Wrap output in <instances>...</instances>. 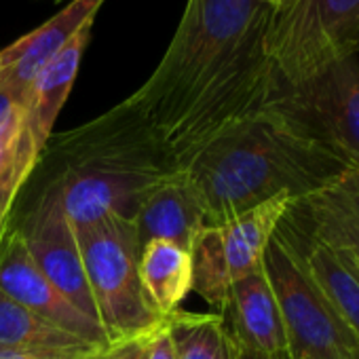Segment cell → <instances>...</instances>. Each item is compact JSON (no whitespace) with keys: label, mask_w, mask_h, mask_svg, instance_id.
Wrapping results in <instances>:
<instances>
[{"label":"cell","mask_w":359,"mask_h":359,"mask_svg":"<svg viewBox=\"0 0 359 359\" xmlns=\"http://www.w3.org/2000/svg\"><path fill=\"white\" fill-rule=\"evenodd\" d=\"M271 13L266 0H189L163 60L125 100L175 169L222 129L271 104L275 76L264 49Z\"/></svg>","instance_id":"obj_1"},{"label":"cell","mask_w":359,"mask_h":359,"mask_svg":"<svg viewBox=\"0 0 359 359\" xmlns=\"http://www.w3.org/2000/svg\"><path fill=\"white\" fill-rule=\"evenodd\" d=\"M346 169L269 108L222 129L182 167L210 226L279 195L300 201Z\"/></svg>","instance_id":"obj_2"},{"label":"cell","mask_w":359,"mask_h":359,"mask_svg":"<svg viewBox=\"0 0 359 359\" xmlns=\"http://www.w3.org/2000/svg\"><path fill=\"white\" fill-rule=\"evenodd\" d=\"M275 89L359 53V0H279L264 36Z\"/></svg>","instance_id":"obj_3"},{"label":"cell","mask_w":359,"mask_h":359,"mask_svg":"<svg viewBox=\"0 0 359 359\" xmlns=\"http://www.w3.org/2000/svg\"><path fill=\"white\" fill-rule=\"evenodd\" d=\"M74 233L110 344L152 332L165 317L150 306L142 290L137 271L142 248L135 224L121 216H108Z\"/></svg>","instance_id":"obj_4"},{"label":"cell","mask_w":359,"mask_h":359,"mask_svg":"<svg viewBox=\"0 0 359 359\" xmlns=\"http://www.w3.org/2000/svg\"><path fill=\"white\" fill-rule=\"evenodd\" d=\"M262 266L277 296L294 359H359V338L277 231L264 250Z\"/></svg>","instance_id":"obj_5"},{"label":"cell","mask_w":359,"mask_h":359,"mask_svg":"<svg viewBox=\"0 0 359 359\" xmlns=\"http://www.w3.org/2000/svg\"><path fill=\"white\" fill-rule=\"evenodd\" d=\"M266 108L348 169H359L357 57L340 60L298 85L277 87Z\"/></svg>","instance_id":"obj_6"},{"label":"cell","mask_w":359,"mask_h":359,"mask_svg":"<svg viewBox=\"0 0 359 359\" xmlns=\"http://www.w3.org/2000/svg\"><path fill=\"white\" fill-rule=\"evenodd\" d=\"M167 173L121 161L85 158L66 163L53 177L62 210L72 229L89 226L108 216L135 220L144 191Z\"/></svg>","instance_id":"obj_7"},{"label":"cell","mask_w":359,"mask_h":359,"mask_svg":"<svg viewBox=\"0 0 359 359\" xmlns=\"http://www.w3.org/2000/svg\"><path fill=\"white\" fill-rule=\"evenodd\" d=\"M28 252L47 279L91 321L102 325L87 281L76 233L66 218L55 189L49 184L22 224ZM104 327V325H102Z\"/></svg>","instance_id":"obj_8"},{"label":"cell","mask_w":359,"mask_h":359,"mask_svg":"<svg viewBox=\"0 0 359 359\" xmlns=\"http://www.w3.org/2000/svg\"><path fill=\"white\" fill-rule=\"evenodd\" d=\"M0 292L95 346H110L106 330L83 315L36 266L20 229H9L0 241Z\"/></svg>","instance_id":"obj_9"},{"label":"cell","mask_w":359,"mask_h":359,"mask_svg":"<svg viewBox=\"0 0 359 359\" xmlns=\"http://www.w3.org/2000/svg\"><path fill=\"white\" fill-rule=\"evenodd\" d=\"M104 0H70L41 28L22 36L0 51V91L26 110L30 89L41 70L74 39V34L93 24Z\"/></svg>","instance_id":"obj_10"},{"label":"cell","mask_w":359,"mask_h":359,"mask_svg":"<svg viewBox=\"0 0 359 359\" xmlns=\"http://www.w3.org/2000/svg\"><path fill=\"white\" fill-rule=\"evenodd\" d=\"M290 212L302 224L283 216L281 226L342 252L359 266V169L342 171L317 193L294 201Z\"/></svg>","instance_id":"obj_11"},{"label":"cell","mask_w":359,"mask_h":359,"mask_svg":"<svg viewBox=\"0 0 359 359\" xmlns=\"http://www.w3.org/2000/svg\"><path fill=\"white\" fill-rule=\"evenodd\" d=\"M133 224L140 248L165 239L187 250H191L195 235L208 226L201 203L182 169L158 177L144 191Z\"/></svg>","instance_id":"obj_12"},{"label":"cell","mask_w":359,"mask_h":359,"mask_svg":"<svg viewBox=\"0 0 359 359\" xmlns=\"http://www.w3.org/2000/svg\"><path fill=\"white\" fill-rule=\"evenodd\" d=\"M222 319L233 340L266 355L290 353L281 309L264 266L231 285Z\"/></svg>","instance_id":"obj_13"},{"label":"cell","mask_w":359,"mask_h":359,"mask_svg":"<svg viewBox=\"0 0 359 359\" xmlns=\"http://www.w3.org/2000/svg\"><path fill=\"white\" fill-rule=\"evenodd\" d=\"M91 26L93 24L81 28L74 34V39L41 70L30 89L26 104V129L36 154L45 152L53 133V125L72 91L81 57L91 39Z\"/></svg>","instance_id":"obj_14"},{"label":"cell","mask_w":359,"mask_h":359,"mask_svg":"<svg viewBox=\"0 0 359 359\" xmlns=\"http://www.w3.org/2000/svg\"><path fill=\"white\" fill-rule=\"evenodd\" d=\"M292 203L290 195H279L216 226L220 252L233 283L262 266L264 250Z\"/></svg>","instance_id":"obj_15"},{"label":"cell","mask_w":359,"mask_h":359,"mask_svg":"<svg viewBox=\"0 0 359 359\" xmlns=\"http://www.w3.org/2000/svg\"><path fill=\"white\" fill-rule=\"evenodd\" d=\"M137 271L142 290L161 317L175 313L189 292H193L191 252L177 243L165 239L144 243Z\"/></svg>","instance_id":"obj_16"},{"label":"cell","mask_w":359,"mask_h":359,"mask_svg":"<svg viewBox=\"0 0 359 359\" xmlns=\"http://www.w3.org/2000/svg\"><path fill=\"white\" fill-rule=\"evenodd\" d=\"M302 239L304 241L298 243L283 237V241L298 254V258L304 262L313 279L327 294L332 304L338 309V313L344 317L348 327L359 338V266L348 256L336 252L334 248L321 241L309 237Z\"/></svg>","instance_id":"obj_17"},{"label":"cell","mask_w":359,"mask_h":359,"mask_svg":"<svg viewBox=\"0 0 359 359\" xmlns=\"http://www.w3.org/2000/svg\"><path fill=\"white\" fill-rule=\"evenodd\" d=\"M0 346L47 348V351H93L102 348L45 317L32 313L0 292Z\"/></svg>","instance_id":"obj_18"},{"label":"cell","mask_w":359,"mask_h":359,"mask_svg":"<svg viewBox=\"0 0 359 359\" xmlns=\"http://www.w3.org/2000/svg\"><path fill=\"white\" fill-rule=\"evenodd\" d=\"M167 327L175 346V359H233V342L218 313L167 315Z\"/></svg>","instance_id":"obj_19"},{"label":"cell","mask_w":359,"mask_h":359,"mask_svg":"<svg viewBox=\"0 0 359 359\" xmlns=\"http://www.w3.org/2000/svg\"><path fill=\"white\" fill-rule=\"evenodd\" d=\"M193 260V292H197L218 315L224 313L233 279L220 252L216 226H203L191 243Z\"/></svg>","instance_id":"obj_20"},{"label":"cell","mask_w":359,"mask_h":359,"mask_svg":"<svg viewBox=\"0 0 359 359\" xmlns=\"http://www.w3.org/2000/svg\"><path fill=\"white\" fill-rule=\"evenodd\" d=\"M39 158L26 129V110L0 91V187L20 173H32Z\"/></svg>","instance_id":"obj_21"},{"label":"cell","mask_w":359,"mask_h":359,"mask_svg":"<svg viewBox=\"0 0 359 359\" xmlns=\"http://www.w3.org/2000/svg\"><path fill=\"white\" fill-rule=\"evenodd\" d=\"M104 348L93 351H47V348H13L0 346V359H95Z\"/></svg>","instance_id":"obj_22"},{"label":"cell","mask_w":359,"mask_h":359,"mask_svg":"<svg viewBox=\"0 0 359 359\" xmlns=\"http://www.w3.org/2000/svg\"><path fill=\"white\" fill-rule=\"evenodd\" d=\"M146 359H175V346L167 327V317L148 334Z\"/></svg>","instance_id":"obj_23"},{"label":"cell","mask_w":359,"mask_h":359,"mask_svg":"<svg viewBox=\"0 0 359 359\" xmlns=\"http://www.w3.org/2000/svg\"><path fill=\"white\" fill-rule=\"evenodd\" d=\"M30 177V173H20L15 177H11L7 184L0 187V241L7 235L9 226V214H11V208H13V201L20 193V189L26 184V180Z\"/></svg>","instance_id":"obj_24"},{"label":"cell","mask_w":359,"mask_h":359,"mask_svg":"<svg viewBox=\"0 0 359 359\" xmlns=\"http://www.w3.org/2000/svg\"><path fill=\"white\" fill-rule=\"evenodd\" d=\"M148 334L110 344L108 348H104V353L100 355V359H146Z\"/></svg>","instance_id":"obj_25"},{"label":"cell","mask_w":359,"mask_h":359,"mask_svg":"<svg viewBox=\"0 0 359 359\" xmlns=\"http://www.w3.org/2000/svg\"><path fill=\"white\" fill-rule=\"evenodd\" d=\"M233 359H294L290 353H283V355H266V353H260V351H254L237 340H233Z\"/></svg>","instance_id":"obj_26"},{"label":"cell","mask_w":359,"mask_h":359,"mask_svg":"<svg viewBox=\"0 0 359 359\" xmlns=\"http://www.w3.org/2000/svg\"><path fill=\"white\" fill-rule=\"evenodd\" d=\"M266 3H271V5H277V3H279V0H266Z\"/></svg>","instance_id":"obj_27"},{"label":"cell","mask_w":359,"mask_h":359,"mask_svg":"<svg viewBox=\"0 0 359 359\" xmlns=\"http://www.w3.org/2000/svg\"><path fill=\"white\" fill-rule=\"evenodd\" d=\"M53 3H64V0H53Z\"/></svg>","instance_id":"obj_28"},{"label":"cell","mask_w":359,"mask_h":359,"mask_svg":"<svg viewBox=\"0 0 359 359\" xmlns=\"http://www.w3.org/2000/svg\"><path fill=\"white\" fill-rule=\"evenodd\" d=\"M102 353H104V351H102ZM95 359H100V357H95Z\"/></svg>","instance_id":"obj_29"}]
</instances>
